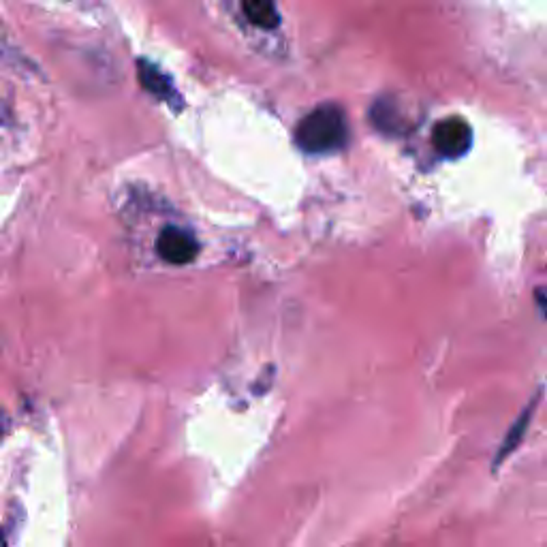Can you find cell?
Masks as SVG:
<instances>
[{
	"mask_svg": "<svg viewBox=\"0 0 547 547\" xmlns=\"http://www.w3.org/2000/svg\"><path fill=\"white\" fill-rule=\"evenodd\" d=\"M349 127L345 112L334 103L319 105L300 122L295 142L308 154H325L340 150L347 144Z\"/></svg>",
	"mask_w": 547,
	"mask_h": 547,
	"instance_id": "6da1fadb",
	"label": "cell"
},
{
	"mask_svg": "<svg viewBox=\"0 0 547 547\" xmlns=\"http://www.w3.org/2000/svg\"><path fill=\"white\" fill-rule=\"evenodd\" d=\"M432 146L447 159H458L473 146V129L464 118L441 120L432 129Z\"/></svg>",
	"mask_w": 547,
	"mask_h": 547,
	"instance_id": "7a4b0ae2",
	"label": "cell"
},
{
	"mask_svg": "<svg viewBox=\"0 0 547 547\" xmlns=\"http://www.w3.org/2000/svg\"><path fill=\"white\" fill-rule=\"evenodd\" d=\"M156 253L161 259L174 265L193 263L199 253V244L189 231L180 227H165L156 240Z\"/></svg>",
	"mask_w": 547,
	"mask_h": 547,
	"instance_id": "3957f363",
	"label": "cell"
},
{
	"mask_svg": "<svg viewBox=\"0 0 547 547\" xmlns=\"http://www.w3.org/2000/svg\"><path fill=\"white\" fill-rule=\"evenodd\" d=\"M242 11L248 18V22L257 28L272 30L280 24L278 11L272 3H268V0H246V3L242 5Z\"/></svg>",
	"mask_w": 547,
	"mask_h": 547,
	"instance_id": "277c9868",
	"label": "cell"
},
{
	"mask_svg": "<svg viewBox=\"0 0 547 547\" xmlns=\"http://www.w3.org/2000/svg\"><path fill=\"white\" fill-rule=\"evenodd\" d=\"M139 80H142L144 88H148L152 95H156L159 99H165V101L171 99V92L174 90H171L169 80L161 71H156L150 62L139 60Z\"/></svg>",
	"mask_w": 547,
	"mask_h": 547,
	"instance_id": "5b68a950",
	"label": "cell"
},
{
	"mask_svg": "<svg viewBox=\"0 0 547 547\" xmlns=\"http://www.w3.org/2000/svg\"><path fill=\"white\" fill-rule=\"evenodd\" d=\"M0 547H9V543H7V537H5V533H3V530H0Z\"/></svg>",
	"mask_w": 547,
	"mask_h": 547,
	"instance_id": "8992f818",
	"label": "cell"
}]
</instances>
